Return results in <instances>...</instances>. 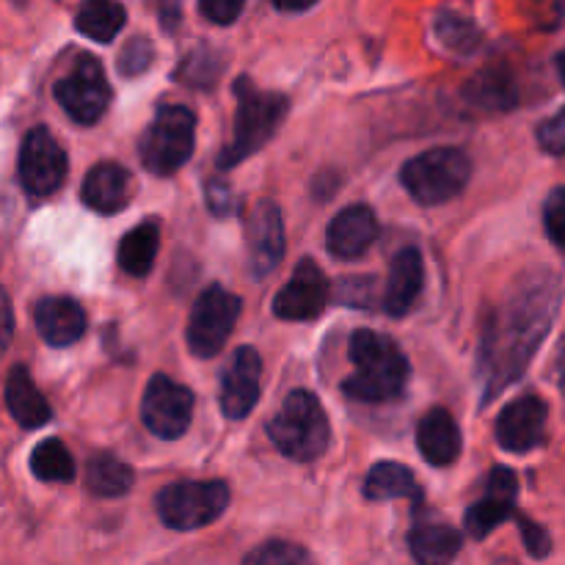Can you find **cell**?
Segmentation results:
<instances>
[{
	"label": "cell",
	"mask_w": 565,
	"mask_h": 565,
	"mask_svg": "<svg viewBox=\"0 0 565 565\" xmlns=\"http://www.w3.org/2000/svg\"><path fill=\"white\" fill-rule=\"evenodd\" d=\"M557 307H561V279L550 270H535L524 276L511 301L494 315V323L486 329L483 362H480V370L489 381L486 403L524 373L550 331Z\"/></svg>",
	"instance_id": "1"
},
{
	"label": "cell",
	"mask_w": 565,
	"mask_h": 565,
	"mask_svg": "<svg viewBox=\"0 0 565 565\" xmlns=\"http://www.w3.org/2000/svg\"><path fill=\"white\" fill-rule=\"evenodd\" d=\"M353 373L342 381V392L359 403L401 401L408 386V359L395 340L379 331L359 329L348 342Z\"/></svg>",
	"instance_id": "2"
},
{
	"label": "cell",
	"mask_w": 565,
	"mask_h": 565,
	"mask_svg": "<svg viewBox=\"0 0 565 565\" xmlns=\"http://www.w3.org/2000/svg\"><path fill=\"white\" fill-rule=\"evenodd\" d=\"M235 130H232L230 143L221 149L218 169H232V166L257 154L276 136L279 125L285 121L287 108H290L285 94L263 92L248 77H241L235 83Z\"/></svg>",
	"instance_id": "3"
},
{
	"label": "cell",
	"mask_w": 565,
	"mask_h": 565,
	"mask_svg": "<svg viewBox=\"0 0 565 565\" xmlns=\"http://www.w3.org/2000/svg\"><path fill=\"white\" fill-rule=\"evenodd\" d=\"M268 434L276 450L298 463H309L323 456L331 439L329 417L318 397L307 390L287 395V401L268 423Z\"/></svg>",
	"instance_id": "4"
},
{
	"label": "cell",
	"mask_w": 565,
	"mask_h": 565,
	"mask_svg": "<svg viewBox=\"0 0 565 565\" xmlns=\"http://www.w3.org/2000/svg\"><path fill=\"white\" fill-rule=\"evenodd\" d=\"M196 147V116L185 105L160 108L138 141V154L149 174L169 177L191 160Z\"/></svg>",
	"instance_id": "5"
},
{
	"label": "cell",
	"mask_w": 565,
	"mask_h": 565,
	"mask_svg": "<svg viewBox=\"0 0 565 565\" xmlns=\"http://www.w3.org/2000/svg\"><path fill=\"white\" fill-rule=\"evenodd\" d=\"M472 177V160L452 147L428 149L408 160L401 171V182L419 204H445L467 188Z\"/></svg>",
	"instance_id": "6"
},
{
	"label": "cell",
	"mask_w": 565,
	"mask_h": 565,
	"mask_svg": "<svg viewBox=\"0 0 565 565\" xmlns=\"http://www.w3.org/2000/svg\"><path fill=\"white\" fill-rule=\"evenodd\" d=\"M230 505V489L224 480H185L166 486L158 494V513L166 527L191 533L213 524Z\"/></svg>",
	"instance_id": "7"
},
{
	"label": "cell",
	"mask_w": 565,
	"mask_h": 565,
	"mask_svg": "<svg viewBox=\"0 0 565 565\" xmlns=\"http://www.w3.org/2000/svg\"><path fill=\"white\" fill-rule=\"evenodd\" d=\"M237 318H241V298L235 292L224 290L221 285L207 287L202 296L196 298L188 318V348L193 356L213 359L221 353V348L230 340L232 329H235Z\"/></svg>",
	"instance_id": "8"
},
{
	"label": "cell",
	"mask_w": 565,
	"mask_h": 565,
	"mask_svg": "<svg viewBox=\"0 0 565 565\" xmlns=\"http://www.w3.org/2000/svg\"><path fill=\"white\" fill-rule=\"evenodd\" d=\"M55 99L81 125L103 119L110 105V86L103 64L92 53H83L70 72L55 83Z\"/></svg>",
	"instance_id": "9"
},
{
	"label": "cell",
	"mask_w": 565,
	"mask_h": 565,
	"mask_svg": "<svg viewBox=\"0 0 565 565\" xmlns=\"http://www.w3.org/2000/svg\"><path fill=\"white\" fill-rule=\"evenodd\" d=\"M17 171H20V182L25 188L28 196L44 199L53 196L66 180V171H70V163H66V154L61 149V143L50 136L47 127H33L25 136L20 147V163H17Z\"/></svg>",
	"instance_id": "10"
},
{
	"label": "cell",
	"mask_w": 565,
	"mask_h": 565,
	"mask_svg": "<svg viewBox=\"0 0 565 565\" xmlns=\"http://www.w3.org/2000/svg\"><path fill=\"white\" fill-rule=\"evenodd\" d=\"M193 392L169 375H154L143 392L141 419L160 439H177L188 430L193 417Z\"/></svg>",
	"instance_id": "11"
},
{
	"label": "cell",
	"mask_w": 565,
	"mask_h": 565,
	"mask_svg": "<svg viewBox=\"0 0 565 565\" xmlns=\"http://www.w3.org/2000/svg\"><path fill=\"white\" fill-rule=\"evenodd\" d=\"M546 419H550V408L541 397L527 395L511 401L497 419V441L502 450L524 456L546 441Z\"/></svg>",
	"instance_id": "12"
},
{
	"label": "cell",
	"mask_w": 565,
	"mask_h": 565,
	"mask_svg": "<svg viewBox=\"0 0 565 565\" xmlns=\"http://www.w3.org/2000/svg\"><path fill=\"white\" fill-rule=\"evenodd\" d=\"M246 252L254 276H268L285 257V221L270 199L252 207L246 218Z\"/></svg>",
	"instance_id": "13"
},
{
	"label": "cell",
	"mask_w": 565,
	"mask_h": 565,
	"mask_svg": "<svg viewBox=\"0 0 565 565\" xmlns=\"http://www.w3.org/2000/svg\"><path fill=\"white\" fill-rule=\"evenodd\" d=\"M329 298V281H326L323 270L315 265V259H303L290 276L285 287L276 292L274 298V315L281 320H315L326 307Z\"/></svg>",
	"instance_id": "14"
},
{
	"label": "cell",
	"mask_w": 565,
	"mask_h": 565,
	"mask_svg": "<svg viewBox=\"0 0 565 565\" xmlns=\"http://www.w3.org/2000/svg\"><path fill=\"white\" fill-rule=\"evenodd\" d=\"M263 359L252 345L237 348L221 379V412L226 419H246L259 401Z\"/></svg>",
	"instance_id": "15"
},
{
	"label": "cell",
	"mask_w": 565,
	"mask_h": 565,
	"mask_svg": "<svg viewBox=\"0 0 565 565\" xmlns=\"http://www.w3.org/2000/svg\"><path fill=\"white\" fill-rule=\"evenodd\" d=\"M516 475L511 469H494L489 478V486H486V497L467 511V533L478 541L489 539L502 522L516 516Z\"/></svg>",
	"instance_id": "16"
},
{
	"label": "cell",
	"mask_w": 565,
	"mask_h": 565,
	"mask_svg": "<svg viewBox=\"0 0 565 565\" xmlns=\"http://www.w3.org/2000/svg\"><path fill=\"white\" fill-rule=\"evenodd\" d=\"M33 323L42 340L53 348L75 345L88 329L86 309L66 296H47L33 303Z\"/></svg>",
	"instance_id": "17"
},
{
	"label": "cell",
	"mask_w": 565,
	"mask_h": 565,
	"mask_svg": "<svg viewBox=\"0 0 565 565\" xmlns=\"http://www.w3.org/2000/svg\"><path fill=\"white\" fill-rule=\"evenodd\" d=\"M379 237V218L367 204H351L334 215L326 232V246L337 259H359Z\"/></svg>",
	"instance_id": "18"
},
{
	"label": "cell",
	"mask_w": 565,
	"mask_h": 565,
	"mask_svg": "<svg viewBox=\"0 0 565 565\" xmlns=\"http://www.w3.org/2000/svg\"><path fill=\"white\" fill-rule=\"evenodd\" d=\"M132 191H136V182L132 174L125 166L114 163V160H105L97 163L83 180V202L94 210V213L114 215L130 204Z\"/></svg>",
	"instance_id": "19"
},
{
	"label": "cell",
	"mask_w": 565,
	"mask_h": 565,
	"mask_svg": "<svg viewBox=\"0 0 565 565\" xmlns=\"http://www.w3.org/2000/svg\"><path fill=\"white\" fill-rule=\"evenodd\" d=\"M425 287V263L417 248H401L390 265L384 287V309L392 318H403L412 312L414 303L419 301Z\"/></svg>",
	"instance_id": "20"
},
{
	"label": "cell",
	"mask_w": 565,
	"mask_h": 565,
	"mask_svg": "<svg viewBox=\"0 0 565 565\" xmlns=\"http://www.w3.org/2000/svg\"><path fill=\"white\" fill-rule=\"evenodd\" d=\"M417 445L425 461L434 467H450L461 456V430L447 408H430L417 425Z\"/></svg>",
	"instance_id": "21"
},
{
	"label": "cell",
	"mask_w": 565,
	"mask_h": 565,
	"mask_svg": "<svg viewBox=\"0 0 565 565\" xmlns=\"http://www.w3.org/2000/svg\"><path fill=\"white\" fill-rule=\"evenodd\" d=\"M6 408L14 417V423L25 430H36L50 423V403L44 401L42 392L28 375V367L17 364L11 367L9 381H6Z\"/></svg>",
	"instance_id": "22"
},
{
	"label": "cell",
	"mask_w": 565,
	"mask_h": 565,
	"mask_svg": "<svg viewBox=\"0 0 565 565\" xmlns=\"http://www.w3.org/2000/svg\"><path fill=\"white\" fill-rule=\"evenodd\" d=\"M408 550L417 565H450L461 552V533L445 522L419 519L408 533Z\"/></svg>",
	"instance_id": "23"
},
{
	"label": "cell",
	"mask_w": 565,
	"mask_h": 565,
	"mask_svg": "<svg viewBox=\"0 0 565 565\" xmlns=\"http://www.w3.org/2000/svg\"><path fill=\"white\" fill-rule=\"evenodd\" d=\"M158 248H160L158 221H143V224H138L136 230H130L125 237H121L119 252H116V257H119V268L125 270V274L141 279V276H147L149 270H152L154 257H158Z\"/></svg>",
	"instance_id": "24"
},
{
	"label": "cell",
	"mask_w": 565,
	"mask_h": 565,
	"mask_svg": "<svg viewBox=\"0 0 565 565\" xmlns=\"http://www.w3.org/2000/svg\"><path fill=\"white\" fill-rule=\"evenodd\" d=\"M463 97H467V103L475 105V108L508 110L516 105L519 92L511 72L494 66V70H486L480 72V75H475L472 81L467 83V88H463Z\"/></svg>",
	"instance_id": "25"
},
{
	"label": "cell",
	"mask_w": 565,
	"mask_h": 565,
	"mask_svg": "<svg viewBox=\"0 0 565 565\" xmlns=\"http://www.w3.org/2000/svg\"><path fill=\"white\" fill-rule=\"evenodd\" d=\"M364 497L370 500H417L419 486L412 469L397 461H381L364 480Z\"/></svg>",
	"instance_id": "26"
},
{
	"label": "cell",
	"mask_w": 565,
	"mask_h": 565,
	"mask_svg": "<svg viewBox=\"0 0 565 565\" xmlns=\"http://www.w3.org/2000/svg\"><path fill=\"white\" fill-rule=\"evenodd\" d=\"M86 483L97 497H121L132 489V469L114 452H94L88 458Z\"/></svg>",
	"instance_id": "27"
},
{
	"label": "cell",
	"mask_w": 565,
	"mask_h": 565,
	"mask_svg": "<svg viewBox=\"0 0 565 565\" xmlns=\"http://www.w3.org/2000/svg\"><path fill=\"white\" fill-rule=\"evenodd\" d=\"M125 6L110 3V0H92V3H83L81 11H77L75 28L83 36L94 39V42H110L125 28Z\"/></svg>",
	"instance_id": "28"
},
{
	"label": "cell",
	"mask_w": 565,
	"mask_h": 565,
	"mask_svg": "<svg viewBox=\"0 0 565 565\" xmlns=\"http://www.w3.org/2000/svg\"><path fill=\"white\" fill-rule=\"evenodd\" d=\"M31 472L44 483H70L75 480V458L64 441L47 439L31 452Z\"/></svg>",
	"instance_id": "29"
},
{
	"label": "cell",
	"mask_w": 565,
	"mask_h": 565,
	"mask_svg": "<svg viewBox=\"0 0 565 565\" xmlns=\"http://www.w3.org/2000/svg\"><path fill=\"white\" fill-rule=\"evenodd\" d=\"M434 31L436 39L445 44L447 50L458 55H469L478 50L480 42V31L469 17L458 14V11H439L434 20Z\"/></svg>",
	"instance_id": "30"
},
{
	"label": "cell",
	"mask_w": 565,
	"mask_h": 565,
	"mask_svg": "<svg viewBox=\"0 0 565 565\" xmlns=\"http://www.w3.org/2000/svg\"><path fill=\"white\" fill-rule=\"evenodd\" d=\"M221 72H224V61H221V55L215 53V50L199 47L182 61L180 70H177V77L191 83V86H213V83L218 81Z\"/></svg>",
	"instance_id": "31"
},
{
	"label": "cell",
	"mask_w": 565,
	"mask_h": 565,
	"mask_svg": "<svg viewBox=\"0 0 565 565\" xmlns=\"http://www.w3.org/2000/svg\"><path fill=\"white\" fill-rule=\"evenodd\" d=\"M243 565H318L303 546L290 544V541H268L257 546Z\"/></svg>",
	"instance_id": "32"
},
{
	"label": "cell",
	"mask_w": 565,
	"mask_h": 565,
	"mask_svg": "<svg viewBox=\"0 0 565 565\" xmlns=\"http://www.w3.org/2000/svg\"><path fill=\"white\" fill-rule=\"evenodd\" d=\"M152 61H154L152 42L143 36H132L130 42L125 44V50L119 53V72L127 77H136L141 75V72H147Z\"/></svg>",
	"instance_id": "33"
},
{
	"label": "cell",
	"mask_w": 565,
	"mask_h": 565,
	"mask_svg": "<svg viewBox=\"0 0 565 565\" xmlns=\"http://www.w3.org/2000/svg\"><path fill=\"white\" fill-rule=\"evenodd\" d=\"M539 143L544 152H550L552 158H561L565 152V114L557 110L555 116L544 119L539 125Z\"/></svg>",
	"instance_id": "34"
},
{
	"label": "cell",
	"mask_w": 565,
	"mask_h": 565,
	"mask_svg": "<svg viewBox=\"0 0 565 565\" xmlns=\"http://www.w3.org/2000/svg\"><path fill=\"white\" fill-rule=\"evenodd\" d=\"M519 522V530H522V539H524V546H527L530 555L535 557V561H544V557L552 555V539L550 533H546L541 524L530 522L527 516H516Z\"/></svg>",
	"instance_id": "35"
},
{
	"label": "cell",
	"mask_w": 565,
	"mask_h": 565,
	"mask_svg": "<svg viewBox=\"0 0 565 565\" xmlns=\"http://www.w3.org/2000/svg\"><path fill=\"white\" fill-rule=\"evenodd\" d=\"M563 218H565V199H563V188H555L552 196L546 199L544 204V221H546V235L555 246H563Z\"/></svg>",
	"instance_id": "36"
},
{
	"label": "cell",
	"mask_w": 565,
	"mask_h": 565,
	"mask_svg": "<svg viewBox=\"0 0 565 565\" xmlns=\"http://www.w3.org/2000/svg\"><path fill=\"white\" fill-rule=\"evenodd\" d=\"M199 11H202L207 20H213L215 25H230L241 17L243 3L241 0H202L199 3Z\"/></svg>",
	"instance_id": "37"
},
{
	"label": "cell",
	"mask_w": 565,
	"mask_h": 565,
	"mask_svg": "<svg viewBox=\"0 0 565 565\" xmlns=\"http://www.w3.org/2000/svg\"><path fill=\"white\" fill-rule=\"evenodd\" d=\"M11 334H14V315H11V303L6 290L0 287V353L9 348Z\"/></svg>",
	"instance_id": "38"
},
{
	"label": "cell",
	"mask_w": 565,
	"mask_h": 565,
	"mask_svg": "<svg viewBox=\"0 0 565 565\" xmlns=\"http://www.w3.org/2000/svg\"><path fill=\"white\" fill-rule=\"evenodd\" d=\"M232 193L224 182H210L207 185V204L215 215H226L232 210Z\"/></svg>",
	"instance_id": "39"
},
{
	"label": "cell",
	"mask_w": 565,
	"mask_h": 565,
	"mask_svg": "<svg viewBox=\"0 0 565 565\" xmlns=\"http://www.w3.org/2000/svg\"><path fill=\"white\" fill-rule=\"evenodd\" d=\"M500 565H513V563H511V561H502Z\"/></svg>",
	"instance_id": "40"
}]
</instances>
